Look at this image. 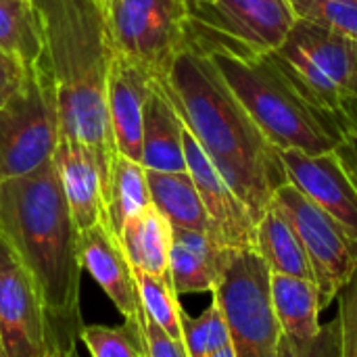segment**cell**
<instances>
[{
    "instance_id": "1",
    "label": "cell",
    "mask_w": 357,
    "mask_h": 357,
    "mask_svg": "<svg viewBox=\"0 0 357 357\" xmlns=\"http://www.w3.org/2000/svg\"><path fill=\"white\" fill-rule=\"evenodd\" d=\"M157 84L222 178L259 222L272 207L276 190L289 182L280 151L266 140L205 52L186 46Z\"/></svg>"
},
{
    "instance_id": "2",
    "label": "cell",
    "mask_w": 357,
    "mask_h": 357,
    "mask_svg": "<svg viewBox=\"0 0 357 357\" xmlns=\"http://www.w3.org/2000/svg\"><path fill=\"white\" fill-rule=\"evenodd\" d=\"M77 234L52 159L31 174L0 182V236L38 282L50 351L73 349L84 328Z\"/></svg>"
},
{
    "instance_id": "3",
    "label": "cell",
    "mask_w": 357,
    "mask_h": 357,
    "mask_svg": "<svg viewBox=\"0 0 357 357\" xmlns=\"http://www.w3.org/2000/svg\"><path fill=\"white\" fill-rule=\"evenodd\" d=\"M31 4L56 92L61 136L92 149L107 199L117 155L107 111V82L115 56L107 10L98 0H31Z\"/></svg>"
},
{
    "instance_id": "4",
    "label": "cell",
    "mask_w": 357,
    "mask_h": 357,
    "mask_svg": "<svg viewBox=\"0 0 357 357\" xmlns=\"http://www.w3.org/2000/svg\"><path fill=\"white\" fill-rule=\"evenodd\" d=\"M207 56L272 146L307 155L328 153L337 146L335 128L297 92L270 54L209 52Z\"/></svg>"
},
{
    "instance_id": "5",
    "label": "cell",
    "mask_w": 357,
    "mask_h": 357,
    "mask_svg": "<svg viewBox=\"0 0 357 357\" xmlns=\"http://www.w3.org/2000/svg\"><path fill=\"white\" fill-rule=\"evenodd\" d=\"M356 42L297 19L291 33L270 56L297 92L320 111L341 138L351 109Z\"/></svg>"
},
{
    "instance_id": "6",
    "label": "cell",
    "mask_w": 357,
    "mask_h": 357,
    "mask_svg": "<svg viewBox=\"0 0 357 357\" xmlns=\"http://www.w3.org/2000/svg\"><path fill=\"white\" fill-rule=\"evenodd\" d=\"M295 23L291 0H211L186 8V46L207 54L266 56L282 46Z\"/></svg>"
},
{
    "instance_id": "7",
    "label": "cell",
    "mask_w": 357,
    "mask_h": 357,
    "mask_svg": "<svg viewBox=\"0 0 357 357\" xmlns=\"http://www.w3.org/2000/svg\"><path fill=\"white\" fill-rule=\"evenodd\" d=\"M61 138L59 105L44 54L27 65L23 86L0 105V182L48 163Z\"/></svg>"
},
{
    "instance_id": "8",
    "label": "cell",
    "mask_w": 357,
    "mask_h": 357,
    "mask_svg": "<svg viewBox=\"0 0 357 357\" xmlns=\"http://www.w3.org/2000/svg\"><path fill=\"white\" fill-rule=\"evenodd\" d=\"M270 274L255 249H236L211 293L226 316L234 357H278L282 328L272 305Z\"/></svg>"
},
{
    "instance_id": "9",
    "label": "cell",
    "mask_w": 357,
    "mask_h": 357,
    "mask_svg": "<svg viewBox=\"0 0 357 357\" xmlns=\"http://www.w3.org/2000/svg\"><path fill=\"white\" fill-rule=\"evenodd\" d=\"M105 10L115 52L151 77H165L186 48V6L180 0H111Z\"/></svg>"
},
{
    "instance_id": "10",
    "label": "cell",
    "mask_w": 357,
    "mask_h": 357,
    "mask_svg": "<svg viewBox=\"0 0 357 357\" xmlns=\"http://www.w3.org/2000/svg\"><path fill=\"white\" fill-rule=\"evenodd\" d=\"M272 205L299 236L316 274L322 307L326 310L356 274L357 243L341 224H337L291 182L276 190Z\"/></svg>"
},
{
    "instance_id": "11",
    "label": "cell",
    "mask_w": 357,
    "mask_h": 357,
    "mask_svg": "<svg viewBox=\"0 0 357 357\" xmlns=\"http://www.w3.org/2000/svg\"><path fill=\"white\" fill-rule=\"evenodd\" d=\"M0 343L4 357H48V318L36 278L0 236Z\"/></svg>"
},
{
    "instance_id": "12",
    "label": "cell",
    "mask_w": 357,
    "mask_h": 357,
    "mask_svg": "<svg viewBox=\"0 0 357 357\" xmlns=\"http://www.w3.org/2000/svg\"><path fill=\"white\" fill-rule=\"evenodd\" d=\"M184 155L186 169L197 184V190L203 199L211 222V236L230 249H255L257 222L222 178L218 167L197 138L184 126Z\"/></svg>"
},
{
    "instance_id": "13",
    "label": "cell",
    "mask_w": 357,
    "mask_h": 357,
    "mask_svg": "<svg viewBox=\"0 0 357 357\" xmlns=\"http://www.w3.org/2000/svg\"><path fill=\"white\" fill-rule=\"evenodd\" d=\"M280 159L287 180L341 224L357 243V188L343 169L335 149L320 155L280 151Z\"/></svg>"
},
{
    "instance_id": "14",
    "label": "cell",
    "mask_w": 357,
    "mask_h": 357,
    "mask_svg": "<svg viewBox=\"0 0 357 357\" xmlns=\"http://www.w3.org/2000/svg\"><path fill=\"white\" fill-rule=\"evenodd\" d=\"M77 255L82 270L92 276L126 322L138 324L142 318V305L134 270L117 234L107 222H98L77 234Z\"/></svg>"
},
{
    "instance_id": "15",
    "label": "cell",
    "mask_w": 357,
    "mask_h": 357,
    "mask_svg": "<svg viewBox=\"0 0 357 357\" xmlns=\"http://www.w3.org/2000/svg\"><path fill=\"white\" fill-rule=\"evenodd\" d=\"M153 79L142 67L115 52L107 82V111L113 142L119 155L140 163L144 105L153 90Z\"/></svg>"
},
{
    "instance_id": "16",
    "label": "cell",
    "mask_w": 357,
    "mask_h": 357,
    "mask_svg": "<svg viewBox=\"0 0 357 357\" xmlns=\"http://www.w3.org/2000/svg\"><path fill=\"white\" fill-rule=\"evenodd\" d=\"M52 163L77 232L107 222L105 182L96 155L84 142L61 136Z\"/></svg>"
},
{
    "instance_id": "17",
    "label": "cell",
    "mask_w": 357,
    "mask_h": 357,
    "mask_svg": "<svg viewBox=\"0 0 357 357\" xmlns=\"http://www.w3.org/2000/svg\"><path fill=\"white\" fill-rule=\"evenodd\" d=\"M234 251L236 249L222 245L209 232L174 228L169 253V280L178 297L213 293Z\"/></svg>"
},
{
    "instance_id": "18",
    "label": "cell",
    "mask_w": 357,
    "mask_h": 357,
    "mask_svg": "<svg viewBox=\"0 0 357 357\" xmlns=\"http://www.w3.org/2000/svg\"><path fill=\"white\" fill-rule=\"evenodd\" d=\"M140 163L151 172H188L184 155V123L157 79H153V90L144 105Z\"/></svg>"
},
{
    "instance_id": "19",
    "label": "cell",
    "mask_w": 357,
    "mask_h": 357,
    "mask_svg": "<svg viewBox=\"0 0 357 357\" xmlns=\"http://www.w3.org/2000/svg\"><path fill=\"white\" fill-rule=\"evenodd\" d=\"M172 234V224L155 205H149L123 224L117 238L134 270L169 278Z\"/></svg>"
},
{
    "instance_id": "20",
    "label": "cell",
    "mask_w": 357,
    "mask_h": 357,
    "mask_svg": "<svg viewBox=\"0 0 357 357\" xmlns=\"http://www.w3.org/2000/svg\"><path fill=\"white\" fill-rule=\"evenodd\" d=\"M270 295L282 335L312 339L322 331V295L314 280L270 274Z\"/></svg>"
},
{
    "instance_id": "21",
    "label": "cell",
    "mask_w": 357,
    "mask_h": 357,
    "mask_svg": "<svg viewBox=\"0 0 357 357\" xmlns=\"http://www.w3.org/2000/svg\"><path fill=\"white\" fill-rule=\"evenodd\" d=\"M151 203L163 213L174 228L209 232L211 222L195 180L188 172H151L146 169Z\"/></svg>"
},
{
    "instance_id": "22",
    "label": "cell",
    "mask_w": 357,
    "mask_h": 357,
    "mask_svg": "<svg viewBox=\"0 0 357 357\" xmlns=\"http://www.w3.org/2000/svg\"><path fill=\"white\" fill-rule=\"evenodd\" d=\"M255 251L264 257L272 274L297 276L316 282L312 261L299 236L274 205L257 222Z\"/></svg>"
},
{
    "instance_id": "23",
    "label": "cell",
    "mask_w": 357,
    "mask_h": 357,
    "mask_svg": "<svg viewBox=\"0 0 357 357\" xmlns=\"http://www.w3.org/2000/svg\"><path fill=\"white\" fill-rule=\"evenodd\" d=\"M105 203H107V224L115 234H119V230L130 218L138 215L142 209L153 205L146 167L117 153L111 165Z\"/></svg>"
},
{
    "instance_id": "24",
    "label": "cell",
    "mask_w": 357,
    "mask_h": 357,
    "mask_svg": "<svg viewBox=\"0 0 357 357\" xmlns=\"http://www.w3.org/2000/svg\"><path fill=\"white\" fill-rule=\"evenodd\" d=\"M0 50L25 65L36 63L44 54L31 0H0Z\"/></svg>"
},
{
    "instance_id": "25",
    "label": "cell",
    "mask_w": 357,
    "mask_h": 357,
    "mask_svg": "<svg viewBox=\"0 0 357 357\" xmlns=\"http://www.w3.org/2000/svg\"><path fill=\"white\" fill-rule=\"evenodd\" d=\"M134 278L138 284V295H140V305H142L144 316L151 318L163 333L182 341L184 310L178 301V293L174 291L172 280L153 276L140 270H134Z\"/></svg>"
},
{
    "instance_id": "26",
    "label": "cell",
    "mask_w": 357,
    "mask_h": 357,
    "mask_svg": "<svg viewBox=\"0 0 357 357\" xmlns=\"http://www.w3.org/2000/svg\"><path fill=\"white\" fill-rule=\"evenodd\" d=\"M182 343L188 357H213L230 347V328L218 301H211L199 316H182Z\"/></svg>"
},
{
    "instance_id": "27",
    "label": "cell",
    "mask_w": 357,
    "mask_h": 357,
    "mask_svg": "<svg viewBox=\"0 0 357 357\" xmlns=\"http://www.w3.org/2000/svg\"><path fill=\"white\" fill-rule=\"evenodd\" d=\"M297 19L326 27L357 44V0H291Z\"/></svg>"
},
{
    "instance_id": "28",
    "label": "cell",
    "mask_w": 357,
    "mask_h": 357,
    "mask_svg": "<svg viewBox=\"0 0 357 357\" xmlns=\"http://www.w3.org/2000/svg\"><path fill=\"white\" fill-rule=\"evenodd\" d=\"M79 341L90 357H142V341L138 324L126 322L121 328L90 324L79 333Z\"/></svg>"
},
{
    "instance_id": "29",
    "label": "cell",
    "mask_w": 357,
    "mask_h": 357,
    "mask_svg": "<svg viewBox=\"0 0 357 357\" xmlns=\"http://www.w3.org/2000/svg\"><path fill=\"white\" fill-rule=\"evenodd\" d=\"M278 357H341V328L337 318L322 324V331L312 339L280 337Z\"/></svg>"
},
{
    "instance_id": "30",
    "label": "cell",
    "mask_w": 357,
    "mask_h": 357,
    "mask_svg": "<svg viewBox=\"0 0 357 357\" xmlns=\"http://www.w3.org/2000/svg\"><path fill=\"white\" fill-rule=\"evenodd\" d=\"M337 322L341 328V357H357V270L339 293Z\"/></svg>"
},
{
    "instance_id": "31",
    "label": "cell",
    "mask_w": 357,
    "mask_h": 357,
    "mask_svg": "<svg viewBox=\"0 0 357 357\" xmlns=\"http://www.w3.org/2000/svg\"><path fill=\"white\" fill-rule=\"evenodd\" d=\"M138 328L142 341V357H188L184 343L163 333L151 318L144 316V312Z\"/></svg>"
},
{
    "instance_id": "32",
    "label": "cell",
    "mask_w": 357,
    "mask_h": 357,
    "mask_svg": "<svg viewBox=\"0 0 357 357\" xmlns=\"http://www.w3.org/2000/svg\"><path fill=\"white\" fill-rule=\"evenodd\" d=\"M27 65L17 56L0 50V105H4L25 82Z\"/></svg>"
},
{
    "instance_id": "33",
    "label": "cell",
    "mask_w": 357,
    "mask_h": 357,
    "mask_svg": "<svg viewBox=\"0 0 357 357\" xmlns=\"http://www.w3.org/2000/svg\"><path fill=\"white\" fill-rule=\"evenodd\" d=\"M335 153H337L343 169L347 172L349 180L354 182V186L357 188V128L345 132L341 136V140L335 146Z\"/></svg>"
},
{
    "instance_id": "34",
    "label": "cell",
    "mask_w": 357,
    "mask_h": 357,
    "mask_svg": "<svg viewBox=\"0 0 357 357\" xmlns=\"http://www.w3.org/2000/svg\"><path fill=\"white\" fill-rule=\"evenodd\" d=\"M354 128H357V48L356 61H354V79H351V109H349V121H347V130L345 132H349Z\"/></svg>"
},
{
    "instance_id": "35",
    "label": "cell",
    "mask_w": 357,
    "mask_h": 357,
    "mask_svg": "<svg viewBox=\"0 0 357 357\" xmlns=\"http://www.w3.org/2000/svg\"><path fill=\"white\" fill-rule=\"evenodd\" d=\"M48 357H79V356H77V347H73V349H63V351H50Z\"/></svg>"
},
{
    "instance_id": "36",
    "label": "cell",
    "mask_w": 357,
    "mask_h": 357,
    "mask_svg": "<svg viewBox=\"0 0 357 357\" xmlns=\"http://www.w3.org/2000/svg\"><path fill=\"white\" fill-rule=\"evenodd\" d=\"M186 8H195V6H201V4H207L211 0H180Z\"/></svg>"
},
{
    "instance_id": "37",
    "label": "cell",
    "mask_w": 357,
    "mask_h": 357,
    "mask_svg": "<svg viewBox=\"0 0 357 357\" xmlns=\"http://www.w3.org/2000/svg\"><path fill=\"white\" fill-rule=\"evenodd\" d=\"M213 357H234V351H232V347H226V349L218 351Z\"/></svg>"
},
{
    "instance_id": "38",
    "label": "cell",
    "mask_w": 357,
    "mask_h": 357,
    "mask_svg": "<svg viewBox=\"0 0 357 357\" xmlns=\"http://www.w3.org/2000/svg\"><path fill=\"white\" fill-rule=\"evenodd\" d=\"M98 2H100V4H102V6H107V4H109V2H111V0H98Z\"/></svg>"
},
{
    "instance_id": "39",
    "label": "cell",
    "mask_w": 357,
    "mask_h": 357,
    "mask_svg": "<svg viewBox=\"0 0 357 357\" xmlns=\"http://www.w3.org/2000/svg\"><path fill=\"white\" fill-rule=\"evenodd\" d=\"M0 357H4V351H2V343H0Z\"/></svg>"
}]
</instances>
